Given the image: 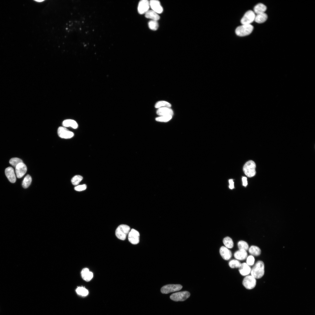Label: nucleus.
Segmentation results:
<instances>
[{"mask_svg": "<svg viewBox=\"0 0 315 315\" xmlns=\"http://www.w3.org/2000/svg\"><path fill=\"white\" fill-rule=\"evenodd\" d=\"M223 243L225 246L228 249H231L234 246L233 241L229 237H226L224 238Z\"/></svg>", "mask_w": 315, "mask_h": 315, "instance_id": "393cba45", "label": "nucleus"}, {"mask_svg": "<svg viewBox=\"0 0 315 315\" xmlns=\"http://www.w3.org/2000/svg\"><path fill=\"white\" fill-rule=\"evenodd\" d=\"M76 291L78 294L83 296H87L89 293L88 290L83 286L78 287Z\"/></svg>", "mask_w": 315, "mask_h": 315, "instance_id": "a878e982", "label": "nucleus"}, {"mask_svg": "<svg viewBox=\"0 0 315 315\" xmlns=\"http://www.w3.org/2000/svg\"><path fill=\"white\" fill-rule=\"evenodd\" d=\"M256 15L254 11L252 10L247 11L244 14L241 20L242 24H251L255 20Z\"/></svg>", "mask_w": 315, "mask_h": 315, "instance_id": "0eeeda50", "label": "nucleus"}, {"mask_svg": "<svg viewBox=\"0 0 315 315\" xmlns=\"http://www.w3.org/2000/svg\"><path fill=\"white\" fill-rule=\"evenodd\" d=\"M256 279L251 275L246 276L242 281L243 285L247 289L253 288L256 285Z\"/></svg>", "mask_w": 315, "mask_h": 315, "instance_id": "423d86ee", "label": "nucleus"}, {"mask_svg": "<svg viewBox=\"0 0 315 315\" xmlns=\"http://www.w3.org/2000/svg\"><path fill=\"white\" fill-rule=\"evenodd\" d=\"M149 2L150 7L152 9V10L158 14L161 13L162 12L163 9L159 1L152 0Z\"/></svg>", "mask_w": 315, "mask_h": 315, "instance_id": "ddd939ff", "label": "nucleus"}, {"mask_svg": "<svg viewBox=\"0 0 315 315\" xmlns=\"http://www.w3.org/2000/svg\"><path fill=\"white\" fill-rule=\"evenodd\" d=\"M81 274L83 279L86 281H90L93 276V273L90 271L89 269L87 268H83L82 270Z\"/></svg>", "mask_w": 315, "mask_h": 315, "instance_id": "f3484780", "label": "nucleus"}, {"mask_svg": "<svg viewBox=\"0 0 315 315\" xmlns=\"http://www.w3.org/2000/svg\"><path fill=\"white\" fill-rule=\"evenodd\" d=\"M219 252L222 257L225 260H228L232 256L231 251L225 246H223L220 247Z\"/></svg>", "mask_w": 315, "mask_h": 315, "instance_id": "4468645a", "label": "nucleus"}, {"mask_svg": "<svg viewBox=\"0 0 315 315\" xmlns=\"http://www.w3.org/2000/svg\"><path fill=\"white\" fill-rule=\"evenodd\" d=\"M247 256L246 251L244 250L239 249L236 251L234 254V257L238 260H244L247 258Z\"/></svg>", "mask_w": 315, "mask_h": 315, "instance_id": "6ab92c4d", "label": "nucleus"}, {"mask_svg": "<svg viewBox=\"0 0 315 315\" xmlns=\"http://www.w3.org/2000/svg\"><path fill=\"white\" fill-rule=\"evenodd\" d=\"M150 7V2L147 0H142L139 3L138 10L140 14L145 13L148 10Z\"/></svg>", "mask_w": 315, "mask_h": 315, "instance_id": "9b49d317", "label": "nucleus"}, {"mask_svg": "<svg viewBox=\"0 0 315 315\" xmlns=\"http://www.w3.org/2000/svg\"><path fill=\"white\" fill-rule=\"evenodd\" d=\"M62 125L64 127H71L74 129H76L78 127V125L76 122L74 120L66 119L64 120L62 123Z\"/></svg>", "mask_w": 315, "mask_h": 315, "instance_id": "4be33fe9", "label": "nucleus"}, {"mask_svg": "<svg viewBox=\"0 0 315 315\" xmlns=\"http://www.w3.org/2000/svg\"><path fill=\"white\" fill-rule=\"evenodd\" d=\"M139 232L136 230L132 229L128 233V240L131 244H136L139 242Z\"/></svg>", "mask_w": 315, "mask_h": 315, "instance_id": "9d476101", "label": "nucleus"}, {"mask_svg": "<svg viewBox=\"0 0 315 315\" xmlns=\"http://www.w3.org/2000/svg\"><path fill=\"white\" fill-rule=\"evenodd\" d=\"M5 173L9 181L13 183H14L16 181V176L14 170L11 167H8L6 168L5 170Z\"/></svg>", "mask_w": 315, "mask_h": 315, "instance_id": "2eb2a0df", "label": "nucleus"}, {"mask_svg": "<svg viewBox=\"0 0 315 315\" xmlns=\"http://www.w3.org/2000/svg\"><path fill=\"white\" fill-rule=\"evenodd\" d=\"M267 7L265 5L262 3H259L254 7V12L258 14L264 13Z\"/></svg>", "mask_w": 315, "mask_h": 315, "instance_id": "aec40b11", "label": "nucleus"}, {"mask_svg": "<svg viewBox=\"0 0 315 315\" xmlns=\"http://www.w3.org/2000/svg\"><path fill=\"white\" fill-rule=\"evenodd\" d=\"M86 188V185L84 184L76 186L74 187V190L77 191H80L85 190Z\"/></svg>", "mask_w": 315, "mask_h": 315, "instance_id": "c9c22d12", "label": "nucleus"}, {"mask_svg": "<svg viewBox=\"0 0 315 315\" xmlns=\"http://www.w3.org/2000/svg\"><path fill=\"white\" fill-rule=\"evenodd\" d=\"M83 179V177L82 176L80 175H76L72 178L71 182L74 185L76 186L79 184Z\"/></svg>", "mask_w": 315, "mask_h": 315, "instance_id": "7c9ffc66", "label": "nucleus"}, {"mask_svg": "<svg viewBox=\"0 0 315 315\" xmlns=\"http://www.w3.org/2000/svg\"><path fill=\"white\" fill-rule=\"evenodd\" d=\"M130 227L127 225L122 224L119 226L116 230L115 234L119 239L124 240L130 230Z\"/></svg>", "mask_w": 315, "mask_h": 315, "instance_id": "20e7f679", "label": "nucleus"}, {"mask_svg": "<svg viewBox=\"0 0 315 315\" xmlns=\"http://www.w3.org/2000/svg\"><path fill=\"white\" fill-rule=\"evenodd\" d=\"M32 181L31 177L29 174L27 175L24 178L22 185L24 188H27L30 185Z\"/></svg>", "mask_w": 315, "mask_h": 315, "instance_id": "bb28decb", "label": "nucleus"}, {"mask_svg": "<svg viewBox=\"0 0 315 315\" xmlns=\"http://www.w3.org/2000/svg\"><path fill=\"white\" fill-rule=\"evenodd\" d=\"M238 268L239 272L242 276L248 275L251 272V268L246 263H241Z\"/></svg>", "mask_w": 315, "mask_h": 315, "instance_id": "dca6fc26", "label": "nucleus"}, {"mask_svg": "<svg viewBox=\"0 0 315 315\" xmlns=\"http://www.w3.org/2000/svg\"><path fill=\"white\" fill-rule=\"evenodd\" d=\"M242 179L243 185L244 186H246L248 184L247 178L246 177L243 176L242 177Z\"/></svg>", "mask_w": 315, "mask_h": 315, "instance_id": "e433bc0d", "label": "nucleus"}, {"mask_svg": "<svg viewBox=\"0 0 315 315\" xmlns=\"http://www.w3.org/2000/svg\"><path fill=\"white\" fill-rule=\"evenodd\" d=\"M253 29V27L251 24H242L236 28L235 32L239 36H244L251 34Z\"/></svg>", "mask_w": 315, "mask_h": 315, "instance_id": "f03ea898", "label": "nucleus"}, {"mask_svg": "<svg viewBox=\"0 0 315 315\" xmlns=\"http://www.w3.org/2000/svg\"><path fill=\"white\" fill-rule=\"evenodd\" d=\"M229 188L230 189H232L234 188V182L233 181L232 179H230L229 181Z\"/></svg>", "mask_w": 315, "mask_h": 315, "instance_id": "4c0bfd02", "label": "nucleus"}, {"mask_svg": "<svg viewBox=\"0 0 315 315\" xmlns=\"http://www.w3.org/2000/svg\"><path fill=\"white\" fill-rule=\"evenodd\" d=\"M27 171L26 165L23 162L18 164L15 167V171L17 178L22 177L26 173Z\"/></svg>", "mask_w": 315, "mask_h": 315, "instance_id": "f8f14e48", "label": "nucleus"}, {"mask_svg": "<svg viewBox=\"0 0 315 315\" xmlns=\"http://www.w3.org/2000/svg\"><path fill=\"white\" fill-rule=\"evenodd\" d=\"M145 16L147 18L157 21L160 18V17L158 14L153 10H148L145 13Z\"/></svg>", "mask_w": 315, "mask_h": 315, "instance_id": "412c9836", "label": "nucleus"}, {"mask_svg": "<svg viewBox=\"0 0 315 315\" xmlns=\"http://www.w3.org/2000/svg\"><path fill=\"white\" fill-rule=\"evenodd\" d=\"M246 263L249 266L253 265L254 263L255 258L253 256L250 255L246 258Z\"/></svg>", "mask_w": 315, "mask_h": 315, "instance_id": "f704fd0d", "label": "nucleus"}, {"mask_svg": "<svg viewBox=\"0 0 315 315\" xmlns=\"http://www.w3.org/2000/svg\"><path fill=\"white\" fill-rule=\"evenodd\" d=\"M148 26L149 28L153 30H157L158 27V24L157 21L154 20L150 21L148 23Z\"/></svg>", "mask_w": 315, "mask_h": 315, "instance_id": "2f4dec72", "label": "nucleus"}, {"mask_svg": "<svg viewBox=\"0 0 315 315\" xmlns=\"http://www.w3.org/2000/svg\"><path fill=\"white\" fill-rule=\"evenodd\" d=\"M237 246L239 249L244 250L246 251L248 250L249 248L247 243L243 240L239 241L237 243Z\"/></svg>", "mask_w": 315, "mask_h": 315, "instance_id": "c85d7f7f", "label": "nucleus"}, {"mask_svg": "<svg viewBox=\"0 0 315 315\" xmlns=\"http://www.w3.org/2000/svg\"><path fill=\"white\" fill-rule=\"evenodd\" d=\"M267 18V15L264 13L256 15L254 21L258 23H262L265 22Z\"/></svg>", "mask_w": 315, "mask_h": 315, "instance_id": "5701e85b", "label": "nucleus"}, {"mask_svg": "<svg viewBox=\"0 0 315 315\" xmlns=\"http://www.w3.org/2000/svg\"><path fill=\"white\" fill-rule=\"evenodd\" d=\"M248 250L249 253L253 256H258L261 253L260 248L255 246H251L249 248Z\"/></svg>", "mask_w": 315, "mask_h": 315, "instance_id": "b1692460", "label": "nucleus"}, {"mask_svg": "<svg viewBox=\"0 0 315 315\" xmlns=\"http://www.w3.org/2000/svg\"><path fill=\"white\" fill-rule=\"evenodd\" d=\"M157 114L160 116H171L173 114L172 109L169 108L162 107L159 108L157 111Z\"/></svg>", "mask_w": 315, "mask_h": 315, "instance_id": "a211bd4d", "label": "nucleus"}, {"mask_svg": "<svg viewBox=\"0 0 315 315\" xmlns=\"http://www.w3.org/2000/svg\"><path fill=\"white\" fill-rule=\"evenodd\" d=\"M171 105L169 102L165 101H160L156 103L155 105L156 108H159L162 107L170 108Z\"/></svg>", "mask_w": 315, "mask_h": 315, "instance_id": "cd10ccee", "label": "nucleus"}, {"mask_svg": "<svg viewBox=\"0 0 315 315\" xmlns=\"http://www.w3.org/2000/svg\"><path fill=\"white\" fill-rule=\"evenodd\" d=\"M182 288V286L180 284H168L162 287L161 289V291L162 293L167 294L179 291Z\"/></svg>", "mask_w": 315, "mask_h": 315, "instance_id": "6e6552de", "label": "nucleus"}, {"mask_svg": "<svg viewBox=\"0 0 315 315\" xmlns=\"http://www.w3.org/2000/svg\"><path fill=\"white\" fill-rule=\"evenodd\" d=\"M264 264L261 261H258L251 269V275L256 279L261 278L264 274Z\"/></svg>", "mask_w": 315, "mask_h": 315, "instance_id": "f257e3e1", "label": "nucleus"}, {"mask_svg": "<svg viewBox=\"0 0 315 315\" xmlns=\"http://www.w3.org/2000/svg\"><path fill=\"white\" fill-rule=\"evenodd\" d=\"M57 133L60 137L65 139L71 138L74 135L72 132L70 131L65 127L61 126L58 128Z\"/></svg>", "mask_w": 315, "mask_h": 315, "instance_id": "1a4fd4ad", "label": "nucleus"}, {"mask_svg": "<svg viewBox=\"0 0 315 315\" xmlns=\"http://www.w3.org/2000/svg\"><path fill=\"white\" fill-rule=\"evenodd\" d=\"M9 162L10 164L15 167L19 163L23 162L21 159L17 158H11Z\"/></svg>", "mask_w": 315, "mask_h": 315, "instance_id": "473e14b6", "label": "nucleus"}, {"mask_svg": "<svg viewBox=\"0 0 315 315\" xmlns=\"http://www.w3.org/2000/svg\"><path fill=\"white\" fill-rule=\"evenodd\" d=\"M241 264L239 261L237 259H232L229 262V265L232 268H238Z\"/></svg>", "mask_w": 315, "mask_h": 315, "instance_id": "c756f323", "label": "nucleus"}, {"mask_svg": "<svg viewBox=\"0 0 315 315\" xmlns=\"http://www.w3.org/2000/svg\"><path fill=\"white\" fill-rule=\"evenodd\" d=\"M190 293L187 291H183L176 293L172 294L170 298L175 301H183L189 297Z\"/></svg>", "mask_w": 315, "mask_h": 315, "instance_id": "39448f33", "label": "nucleus"}, {"mask_svg": "<svg viewBox=\"0 0 315 315\" xmlns=\"http://www.w3.org/2000/svg\"><path fill=\"white\" fill-rule=\"evenodd\" d=\"M256 164L253 160H250L246 163L244 166L243 170L245 174L248 177H251L256 174Z\"/></svg>", "mask_w": 315, "mask_h": 315, "instance_id": "7ed1b4c3", "label": "nucleus"}, {"mask_svg": "<svg viewBox=\"0 0 315 315\" xmlns=\"http://www.w3.org/2000/svg\"><path fill=\"white\" fill-rule=\"evenodd\" d=\"M172 116H160L156 118V121L161 122H167L170 120L172 118Z\"/></svg>", "mask_w": 315, "mask_h": 315, "instance_id": "72a5a7b5", "label": "nucleus"}]
</instances>
